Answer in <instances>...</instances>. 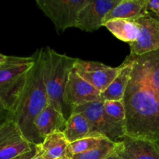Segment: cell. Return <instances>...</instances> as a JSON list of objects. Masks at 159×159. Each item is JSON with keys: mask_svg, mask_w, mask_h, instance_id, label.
Masks as SVG:
<instances>
[{"mask_svg": "<svg viewBox=\"0 0 159 159\" xmlns=\"http://www.w3.org/2000/svg\"><path fill=\"white\" fill-rule=\"evenodd\" d=\"M73 69L84 80L102 93L115 79L119 67L114 68L101 62L77 58Z\"/></svg>", "mask_w": 159, "mask_h": 159, "instance_id": "cell-8", "label": "cell"}, {"mask_svg": "<svg viewBox=\"0 0 159 159\" xmlns=\"http://www.w3.org/2000/svg\"><path fill=\"white\" fill-rule=\"evenodd\" d=\"M32 159H43V158H42L41 155L40 154V152H38V151L36 149V154L34 155V156L33 157Z\"/></svg>", "mask_w": 159, "mask_h": 159, "instance_id": "cell-26", "label": "cell"}, {"mask_svg": "<svg viewBox=\"0 0 159 159\" xmlns=\"http://www.w3.org/2000/svg\"><path fill=\"white\" fill-rule=\"evenodd\" d=\"M148 13L147 0H120L106 16L103 24L114 19L134 22Z\"/></svg>", "mask_w": 159, "mask_h": 159, "instance_id": "cell-14", "label": "cell"}, {"mask_svg": "<svg viewBox=\"0 0 159 159\" xmlns=\"http://www.w3.org/2000/svg\"><path fill=\"white\" fill-rule=\"evenodd\" d=\"M105 159H124L122 156V154H121L120 151V144L118 148L113 153H112L111 155H109L107 158H106Z\"/></svg>", "mask_w": 159, "mask_h": 159, "instance_id": "cell-25", "label": "cell"}, {"mask_svg": "<svg viewBox=\"0 0 159 159\" xmlns=\"http://www.w3.org/2000/svg\"><path fill=\"white\" fill-rule=\"evenodd\" d=\"M35 154H36V146L32 151H30V152H26V153L25 154H23V155H20V156L16 157V158L13 159H32Z\"/></svg>", "mask_w": 159, "mask_h": 159, "instance_id": "cell-24", "label": "cell"}, {"mask_svg": "<svg viewBox=\"0 0 159 159\" xmlns=\"http://www.w3.org/2000/svg\"><path fill=\"white\" fill-rule=\"evenodd\" d=\"M58 159H72V158H71V157H69V156H64V157H62V158H58Z\"/></svg>", "mask_w": 159, "mask_h": 159, "instance_id": "cell-28", "label": "cell"}, {"mask_svg": "<svg viewBox=\"0 0 159 159\" xmlns=\"http://www.w3.org/2000/svg\"><path fill=\"white\" fill-rule=\"evenodd\" d=\"M119 142H114L105 138L99 146L88 152L78 154L71 156L72 159H105L118 148Z\"/></svg>", "mask_w": 159, "mask_h": 159, "instance_id": "cell-19", "label": "cell"}, {"mask_svg": "<svg viewBox=\"0 0 159 159\" xmlns=\"http://www.w3.org/2000/svg\"><path fill=\"white\" fill-rule=\"evenodd\" d=\"M12 119L0 127V159H13L35 148Z\"/></svg>", "mask_w": 159, "mask_h": 159, "instance_id": "cell-7", "label": "cell"}, {"mask_svg": "<svg viewBox=\"0 0 159 159\" xmlns=\"http://www.w3.org/2000/svg\"><path fill=\"white\" fill-rule=\"evenodd\" d=\"M103 109L108 119L113 124L126 130V110L123 100H105Z\"/></svg>", "mask_w": 159, "mask_h": 159, "instance_id": "cell-20", "label": "cell"}, {"mask_svg": "<svg viewBox=\"0 0 159 159\" xmlns=\"http://www.w3.org/2000/svg\"><path fill=\"white\" fill-rule=\"evenodd\" d=\"M65 100L73 111L84 104L102 100L101 92L81 78L72 68L65 87Z\"/></svg>", "mask_w": 159, "mask_h": 159, "instance_id": "cell-9", "label": "cell"}, {"mask_svg": "<svg viewBox=\"0 0 159 159\" xmlns=\"http://www.w3.org/2000/svg\"><path fill=\"white\" fill-rule=\"evenodd\" d=\"M103 100L89 102L73 110L87 118L94 134L102 135L114 142H119L126 135V130L113 124L108 119L103 109Z\"/></svg>", "mask_w": 159, "mask_h": 159, "instance_id": "cell-6", "label": "cell"}, {"mask_svg": "<svg viewBox=\"0 0 159 159\" xmlns=\"http://www.w3.org/2000/svg\"><path fill=\"white\" fill-rule=\"evenodd\" d=\"M66 121L58 110L48 104L35 118L34 126L39 137L43 141V139L51 134L57 131L64 132Z\"/></svg>", "mask_w": 159, "mask_h": 159, "instance_id": "cell-13", "label": "cell"}, {"mask_svg": "<svg viewBox=\"0 0 159 159\" xmlns=\"http://www.w3.org/2000/svg\"><path fill=\"white\" fill-rule=\"evenodd\" d=\"M64 134L69 143L87 137L99 135L93 134L90 123L87 118L82 113L75 112H73L72 114L67 120Z\"/></svg>", "mask_w": 159, "mask_h": 159, "instance_id": "cell-17", "label": "cell"}, {"mask_svg": "<svg viewBox=\"0 0 159 159\" xmlns=\"http://www.w3.org/2000/svg\"><path fill=\"white\" fill-rule=\"evenodd\" d=\"M34 63L33 54L30 57L7 56L6 61L0 65V102L11 111Z\"/></svg>", "mask_w": 159, "mask_h": 159, "instance_id": "cell-4", "label": "cell"}, {"mask_svg": "<svg viewBox=\"0 0 159 159\" xmlns=\"http://www.w3.org/2000/svg\"><path fill=\"white\" fill-rule=\"evenodd\" d=\"M158 144H159V143H158Z\"/></svg>", "mask_w": 159, "mask_h": 159, "instance_id": "cell-30", "label": "cell"}, {"mask_svg": "<svg viewBox=\"0 0 159 159\" xmlns=\"http://www.w3.org/2000/svg\"><path fill=\"white\" fill-rule=\"evenodd\" d=\"M69 142L62 131L51 134L43 142L36 145L43 159H58L66 156Z\"/></svg>", "mask_w": 159, "mask_h": 159, "instance_id": "cell-16", "label": "cell"}, {"mask_svg": "<svg viewBox=\"0 0 159 159\" xmlns=\"http://www.w3.org/2000/svg\"><path fill=\"white\" fill-rule=\"evenodd\" d=\"M35 63L28 73L23 89L12 109V120L23 136L33 144L42 143L34 126V120L48 104L42 68V49L34 54Z\"/></svg>", "mask_w": 159, "mask_h": 159, "instance_id": "cell-2", "label": "cell"}, {"mask_svg": "<svg viewBox=\"0 0 159 159\" xmlns=\"http://www.w3.org/2000/svg\"><path fill=\"white\" fill-rule=\"evenodd\" d=\"M103 26L116 38L128 43H134L140 37V28L136 22L114 19L106 22Z\"/></svg>", "mask_w": 159, "mask_h": 159, "instance_id": "cell-18", "label": "cell"}, {"mask_svg": "<svg viewBox=\"0 0 159 159\" xmlns=\"http://www.w3.org/2000/svg\"><path fill=\"white\" fill-rule=\"evenodd\" d=\"M148 12L159 20V0H147Z\"/></svg>", "mask_w": 159, "mask_h": 159, "instance_id": "cell-22", "label": "cell"}, {"mask_svg": "<svg viewBox=\"0 0 159 159\" xmlns=\"http://www.w3.org/2000/svg\"><path fill=\"white\" fill-rule=\"evenodd\" d=\"M123 158H124V157H123ZM124 159H126V158H124Z\"/></svg>", "mask_w": 159, "mask_h": 159, "instance_id": "cell-29", "label": "cell"}, {"mask_svg": "<svg viewBox=\"0 0 159 159\" xmlns=\"http://www.w3.org/2000/svg\"><path fill=\"white\" fill-rule=\"evenodd\" d=\"M140 28V37L129 43L130 55L138 56L159 51V20L148 13L136 20Z\"/></svg>", "mask_w": 159, "mask_h": 159, "instance_id": "cell-10", "label": "cell"}, {"mask_svg": "<svg viewBox=\"0 0 159 159\" xmlns=\"http://www.w3.org/2000/svg\"><path fill=\"white\" fill-rule=\"evenodd\" d=\"M120 151L126 159H159V144L125 135L120 141Z\"/></svg>", "mask_w": 159, "mask_h": 159, "instance_id": "cell-12", "label": "cell"}, {"mask_svg": "<svg viewBox=\"0 0 159 159\" xmlns=\"http://www.w3.org/2000/svg\"><path fill=\"white\" fill-rule=\"evenodd\" d=\"M120 2V0H89L79 12L77 28L88 33L96 31L103 26L106 16Z\"/></svg>", "mask_w": 159, "mask_h": 159, "instance_id": "cell-11", "label": "cell"}, {"mask_svg": "<svg viewBox=\"0 0 159 159\" xmlns=\"http://www.w3.org/2000/svg\"><path fill=\"white\" fill-rule=\"evenodd\" d=\"M42 49V68L48 104L68 120L73 111L65 100V91L70 71L76 59L60 54L51 48Z\"/></svg>", "mask_w": 159, "mask_h": 159, "instance_id": "cell-3", "label": "cell"}, {"mask_svg": "<svg viewBox=\"0 0 159 159\" xmlns=\"http://www.w3.org/2000/svg\"><path fill=\"white\" fill-rule=\"evenodd\" d=\"M132 70V61L129 56L119 66V71L113 82L101 93L102 100H123L130 80Z\"/></svg>", "mask_w": 159, "mask_h": 159, "instance_id": "cell-15", "label": "cell"}, {"mask_svg": "<svg viewBox=\"0 0 159 159\" xmlns=\"http://www.w3.org/2000/svg\"><path fill=\"white\" fill-rule=\"evenodd\" d=\"M106 137L102 135H95V136L87 137V138L78 140L72 143H69L67 156L71 157L72 155L83 153V152L96 148L98 146H99V144Z\"/></svg>", "mask_w": 159, "mask_h": 159, "instance_id": "cell-21", "label": "cell"}, {"mask_svg": "<svg viewBox=\"0 0 159 159\" xmlns=\"http://www.w3.org/2000/svg\"><path fill=\"white\" fill-rule=\"evenodd\" d=\"M12 118V112L0 102V127Z\"/></svg>", "mask_w": 159, "mask_h": 159, "instance_id": "cell-23", "label": "cell"}, {"mask_svg": "<svg viewBox=\"0 0 159 159\" xmlns=\"http://www.w3.org/2000/svg\"><path fill=\"white\" fill-rule=\"evenodd\" d=\"M128 56L132 70L123 99L126 135L159 143V51Z\"/></svg>", "mask_w": 159, "mask_h": 159, "instance_id": "cell-1", "label": "cell"}, {"mask_svg": "<svg viewBox=\"0 0 159 159\" xmlns=\"http://www.w3.org/2000/svg\"><path fill=\"white\" fill-rule=\"evenodd\" d=\"M6 58H7V56L4 55V54H0V65L2 63H4V62L6 61Z\"/></svg>", "mask_w": 159, "mask_h": 159, "instance_id": "cell-27", "label": "cell"}, {"mask_svg": "<svg viewBox=\"0 0 159 159\" xmlns=\"http://www.w3.org/2000/svg\"><path fill=\"white\" fill-rule=\"evenodd\" d=\"M89 0H36V4L51 20L57 33L77 28L79 14Z\"/></svg>", "mask_w": 159, "mask_h": 159, "instance_id": "cell-5", "label": "cell"}]
</instances>
